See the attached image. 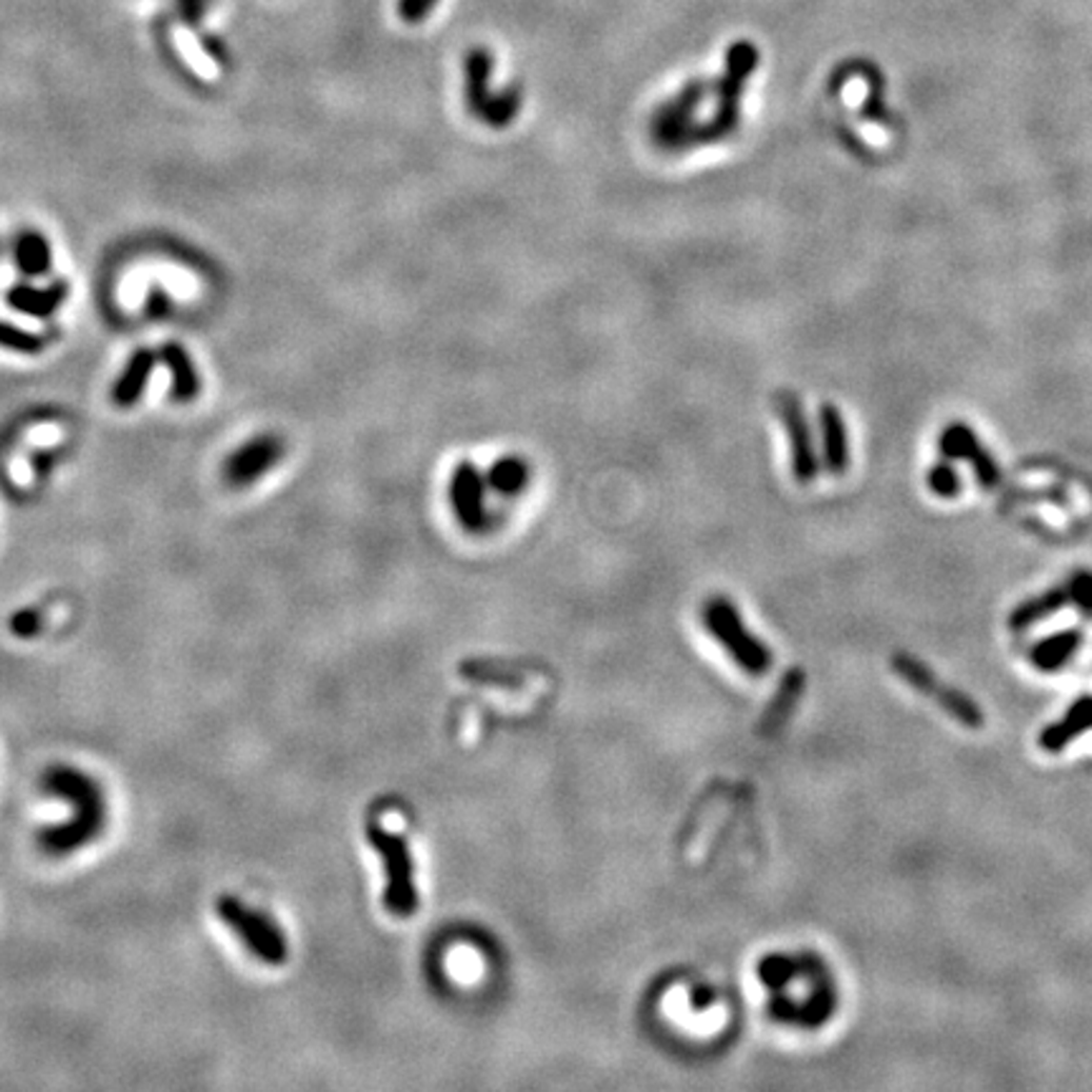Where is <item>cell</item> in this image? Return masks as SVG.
<instances>
[{
    "mask_svg": "<svg viewBox=\"0 0 1092 1092\" xmlns=\"http://www.w3.org/2000/svg\"><path fill=\"white\" fill-rule=\"evenodd\" d=\"M16 263L21 274L31 276V279L46 276L52 269V249H48L46 238L39 233H23L16 243Z\"/></svg>",
    "mask_w": 1092,
    "mask_h": 1092,
    "instance_id": "obj_21",
    "label": "cell"
},
{
    "mask_svg": "<svg viewBox=\"0 0 1092 1092\" xmlns=\"http://www.w3.org/2000/svg\"><path fill=\"white\" fill-rule=\"evenodd\" d=\"M706 94L709 90L703 84L686 86L678 97L655 112L650 119V137H653L655 147L671 155L698 147L696 112L706 102Z\"/></svg>",
    "mask_w": 1092,
    "mask_h": 1092,
    "instance_id": "obj_6",
    "label": "cell"
},
{
    "mask_svg": "<svg viewBox=\"0 0 1092 1092\" xmlns=\"http://www.w3.org/2000/svg\"><path fill=\"white\" fill-rule=\"evenodd\" d=\"M776 413H779L785 431L789 435V448H792V473L799 483H812L822 469L814 433L807 418L805 405L794 393L776 395Z\"/></svg>",
    "mask_w": 1092,
    "mask_h": 1092,
    "instance_id": "obj_7",
    "label": "cell"
},
{
    "mask_svg": "<svg viewBox=\"0 0 1092 1092\" xmlns=\"http://www.w3.org/2000/svg\"><path fill=\"white\" fill-rule=\"evenodd\" d=\"M66 294H68V286L64 281H56L54 286H48V289L16 286V289H11L8 304L14 306L16 312L28 314V317L46 319V317H52L56 309L64 304Z\"/></svg>",
    "mask_w": 1092,
    "mask_h": 1092,
    "instance_id": "obj_16",
    "label": "cell"
},
{
    "mask_svg": "<svg viewBox=\"0 0 1092 1092\" xmlns=\"http://www.w3.org/2000/svg\"><path fill=\"white\" fill-rule=\"evenodd\" d=\"M173 41H175V46H178V52L182 54V59L187 61V66H191L193 72L198 74V77H203V79H216L218 77L216 64H213V61L207 59V54L203 52V48H200V43L195 41V36L191 34V31L182 28V26H175Z\"/></svg>",
    "mask_w": 1092,
    "mask_h": 1092,
    "instance_id": "obj_24",
    "label": "cell"
},
{
    "mask_svg": "<svg viewBox=\"0 0 1092 1092\" xmlns=\"http://www.w3.org/2000/svg\"><path fill=\"white\" fill-rule=\"evenodd\" d=\"M837 1009V991L832 984L830 974L817 976L812 981V994L807 1001H792L785 996V991H774L772 1001H769V1016L779 1025H792V1027H805V1029H817L825 1021L832 1019Z\"/></svg>",
    "mask_w": 1092,
    "mask_h": 1092,
    "instance_id": "obj_8",
    "label": "cell"
},
{
    "mask_svg": "<svg viewBox=\"0 0 1092 1092\" xmlns=\"http://www.w3.org/2000/svg\"><path fill=\"white\" fill-rule=\"evenodd\" d=\"M41 624H43L41 612L34 608H26V610H18L16 615L11 617L8 630H11V635L18 637V640H31V637H36L41 633Z\"/></svg>",
    "mask_w": 1092,
    "mask_h": 1092,
    "instance_id": "obj_27",
    "label": "cell"
},
{
    "mask_svg": "<svg viewBox=\"0 0 1092 1092\" xmlns=\"http://www.w3.org/2000/svg\"><path fill=\"white\" fill-rule=\"evenodd\" d=\"M519 110H521V94L516 86H511V90H503L501 94H496V97H491V102L485 104V110L481 112V119L489 124V127L503 130L514 122L516 115H519Z\"/></svg>",
    "mask_w": 1092,
    "mask_h": 1092,
    "instance_id": "obj_25",
    "label": "cell"
},
{
    "mask_svg": "<svg viewBox=\"0 0 1092 1092\" xmlns=\"http://www.w3.org/2000/svg\"><path fill=\"white\" fill-rule=\"evenodd\" d=\"M529 481H532V465L529 460L521 456H503L494 460L489 473H485V483L489 489L498 496H519L521 491H527Z\"/></svg>",
    "mask_w": 1092,
    "mask_h": 1092,
    "instance_id": "obj_18",
    "label": "cell"
},
{
    "mask_svg": "<svg viewBox=\"0 0 1092 1092\" xmlns=\"http://www.w3.org/2000/svg\"><path fill=\"white\" fill-rule=\"evenodd\" d=\"M435 0H400V16L408 23H418L422 16L431 14Z\"/></svg>",
    "mask_w": 1092,
    "mask_h": 1092,
    "instance_id": "obj_30",
    "label": "cell"
},
{
    "mask_svg": "<svg viewBox=\"0 0 1092 1092\" xmlns=\"http://www.w3.org/2000/svg\"><path fill=\"white\" fill-rule=\"evenodd\" d=\"M819 458H822V469H827L832 476H842L850 469V440H848V425H845L842 413L825 402L819 408Z\"/></svg>",
    "mask_w": 1092,
    "mask_h": 1092,
    "instance_id": "obj_11",
    "label": "cell"
},
{
    "mask_svg": "<svg viewBox=\"0 0 1092 1092\" xmlns=\"http://www.w3.org/2000/svg\"><path fill=\"white\" fill-rule=\"evenodd\" d=\"M157 357H160V362L165 364V368L173 372V395L175 400H195L200 393V377L198 372H195V364L191 355H187V350L178 342H167L160 346V352H157Z\"/></svg>",
    "mask_w": 1092,
    "mask_h": 1092,
    "instance_id": "obj_15",
    "label": "cell"
},
{
    "mask_svg": "<svg viewBox=\"0 0 1092 1092\" xmlns=\"http://www.w3.org/2000/svg\"><path fill=\"white\" fill-rule=\"evenodd\" d=\"M700 622L706 633L721 646L743 673L761 678L772 671L774 655L751 630L743 624L736 604L729 597H711L700 608Z\"/></svg>",
    "mask_w": 1092,
    "mask_h": 1092,
    "instance_id": "obj_3",
    "label": "cell"
},
{
    "mask_svg": "<svg viewBox=\"0 0 1092 1092\" xmlns=\"http://www.w3.org/2000/svg\"><path fill=\"white\" fill-rule=\"evenodd\" d=\"M890 668H893V673L898 675L900 680H906L913 691H918L920 696L936 700L940 709L956 718L958 723H964L966 729H981L984 726V713L978 709L976 700L964 696V693L956 691L953 686L940 683L936 673H933L926 662L915 658V655L900 653L898 650V653H893V658H890Z\"/></svg>",
    "mask_w": 1092,
    "mask_h": 1092,
    "instance_id": "obj_5",
    "label": "cell"
},
{
    "mask_svg": "<svg viewBox=\"0 0 1092 1092\" xmlns=\"http://www.w3.org/2000/svg\"><path fill=\"white\" fill-rule=\"evenodd\" d=\"M1067 584H1070L1072 602H1075L1079 615H1083L1085 620H1092V574L1079 572Z\"/></svg>",
    "mask_w": 1092,
    "mask_h": 1092,
    "instance_id": "obj_28",
    "label": "cell"
},
{
    "mask_svg": "<svg viewBox=\"0 0 1092 1092\" xmlns=\"http://www.w3.org/2000/svg\"><path fill=\"white\" fill-rule=\"evenodd\" d=\"M491 72H494V61H491V56L485 52H473L469 56V61H465V74H469V104L476 117H481L485 104L494 97L489 90Z\"/></svg>",
    "mask_w": 1092,
    "mask_h": 1092,
    "instance_id": "obj_22",
    "label": "cell"
},
{
    "mask_svg": "<svg viewBox=\"0 0 1092 1092\" xmlns=\"http://www.w3.org/2000/svg\"><path fill=\"white\" fill-rule=\"evenodd\" d=\"M928 483H931V489L936 491L938 496L958 494V476L949 469V465H938V469H933L931 476H928Z\"/></svg>",
    "mask_w": 1092,
    "mask_h": 1092,
    "instance_id": "obj_29",
    "label": "cell"
},
{
    "mask_svg": "<svg viewBox=\"0 0 1092 1092\" xmlns=\"http://www.w3.org/2000/svg\"><path fill=\"white\" fill-rule=\"evenodd\" d=\"M1079 646H1083V633H1079V630H1065V633L1039 640L1037 646L1032 648V653H1029V660L1037 666V671L1054 673L1077 653Z\"/></svg>",
    "mask_w": 1092,
    "mask_h": 1092,
    "instance_id": "obj_17",
    "label": "cell"
},
{
    "mask_svg": "<svg viewBox=\"0 0 1092 1092\" xmlns=\"http://www.w3.org/2000/svg\"><path fill=\"white\" fill-rule=\"evenodd\" d=\"M485 476L471 460L458 463L451 478V507L460 527L469 534H483L489 529L491 516L485 509Z\"/></svg>",
    "mask_w": 1092,
    "mask_h": 1092,
    "instance_id": "obj_9",
    "label": "cell"
},
{
    "mask_svg": "<svg viewBox=\"0 0 1092 1092\" xmlns=\"http://www.w3.org/2000/svg\"><path fill=\"white\" fill-rule=\"evenodd\" d=\"M180 3H182V8H185L187 18H198L205 8V0H180Z\"/></svg>",
    "mask_w": 1092,
    "mask_h": 1092,
    "instance_id": "obj_32",
    "label": "cell"
},
{
    "mask_svg": "<svg viewBox=\"0 0 1092 1092\" xmlns=\"http://www.w3.org/2000/svg\"><path fill=\"white\" fill-rule=\"evenodd\" d=\"M41 787L52 797L66 799L74 810L66 822L48 825L39 830L36 845H39L43 855L54 857V860H64V857L77 855L79 850H84L86 845H92L94 839L102 835L110 810H106L104 789L99 787V781L92 774L81 772L72 763H54L43 774Z\"/></svg>",
    "mask_w": 1092,
    "mask_h": 1092,
    "instance_id": "obj_1",
    "label": "cell"
},
{
    "mask_svg": "<svg viewBox=\"0 0 1092 1092\" xmlns=\"http://www.w3.org/2000/svg\"><path fill=\"white\" fill-rule=\"evenodd\" d=\"M1067 602H1072L1070 584L1057 587V590H1050L1047 595H1041L1037 599H1029V602H1021L1019 608L1009 615V628H1012L1014 633H1025V630L1032 628V624H1037L1039 620H1045V617H1050V615H1054V612L1063 610Z\"/></svg>",
    "mask_w": 1092,
    "mask_h": 1092,
    "instance_id": "obj_19",
    "label": "cell"
},
{
    "mask_svg": "<svg viewBox=\"0 0 1092 1092\" xmlns=\"http://www.w3.org/2000/svg\"><path fill=\"white\" fill-rule=\"evenodd\" d=\"M713 1001H716V991H713L711 987H696L691 991V1007L696 1009V1012L709 1009Z\"/></svg>",
    "mask_w": 1092,
    "mask_h": 1092,
    "instance_id": "obj_31",
    "label": "cell"
},
{
    "mask_svg": "<svg viewBox=\"0 0 1092 1092\" xmlns=\"http://www.w3.org/2000/svg\"><path fill=\"white\" fill-rule=\"evenodd\" d=\"M756 974L769 991H785L794 978L801 976V958L787 956V953H769L756 966Z\"/></svg>",
    "mask_w": 1092,
    "mask_h": 1092,
    "instance_id": "obj_23",
    "label": "cell"
},
{
    "mask_svg": "<svg viewBox=\"0 0 1092 1092\" xmlns=\"http://www.w3.org/2000/svg\"><path fill=\"white\" fill-rule=\"evenodd\" d=\"M157 359L160 357H157L153 350H140L132 355L127 368L117 377L115 390H112V400H115L119 408H132L144 395Z\"/></svg>",
    "mask_w": 1092,
    "mask_h": 1092,
    "instance_id": "obj_14",
    "label": "cell"
},
{
    "mask_svg": "<svg viewBox=\"0 0 1092 1092\" xmlns=\"http://www.w3.org/2000/svg\"><path fill=\"white\" fill-rule=\"evenodd\" d=\"M1088 729H1092V696H1083L1067 709L1063 721L1047 726V729L1041 731L1039 747L1050 751V754H1059L1067 743L1075 741V738L1083 736Z\"/></svg>",
    "mask_w": 1092,
    "mask_h": 1092,
    "instance_id": "obj_12",
    "label": "cell"
},
{
    "mask_svg": "<svg viewBox=\"0 0 1092 1092\" xmlns=\"http://www.w3.org/2000/svg\"><path fill=\"white\" fill-rule=\"evenodd\" d=\"M458 673L463 675L465 680H471V683L511 688V691L521 688L523 680H527L523 678V673L514 671V668L498 666V662H491V660H463L458 666Z\"/></svg>",
    "mask_w": 1092,
    "mask_h": 1092,
    "instance_id": "obj_20",
    "label": "cell"
},
{
    "mask_svg": "<svg viewBox=\"0 0 1092 1092\" xmlns=\"http://www.w3.org/2000/svg\"><path fill=\"white\" fill-rule=\"evenodd\" d=\"M368 839L372 850L380 855L384 868V911L395 918H413L420 906L418 886H415V862L410 842L397 832H390L380 822L368 825Z\"/></svg>",
    "mask_w": 1092,
    "mask_h": 1092,
    "instance_id": "obj_4",
    "label": "cell"
},
{
    "mask_svg": "<svg viewBox=\"0 0 1092 1092\" xmlns=\"http://www.w3.org/2000/svg\"><path fill=\"white\" fill-rule=\"evenodd\" d=\"M0 346L18 352V355H39L43 350V339L21 330V326L8 324V321H0Z\"/></svg>",
    "mask_w": 1092,
    "mask_h": 1092,
    "instance_id": "obj_26",
    "label": "cell"
},
{
    "mask_svg": "<svg viewBox=\"0 0 1092 1092\" xmlns=\"http://www.w3.org/2000/svg\"><path fill=\"white\" fill-rule=\"evenodd\" d=\"M805 686H807V675L801 668H792V671L781 678L779 691H776V696L772 698V703L767 706V713H763L761 721H759L761 736H774L776 731H779L781 726L789 721L794 706H797L801 693H805Z\"/></svg>",
    "mask_w": 1092,
    "mask_h": 1092,
    "instance_id": "obj_13",
    "label": "cell"
},
{
    "mask_svg": "<svg viewBox=\"0 0 1092 1092\" xmlns=\"http://www.w3.org/2000/svg\"><path fill=\"white\" fill-rule=\"evenodd\" d=\"M281 453V440L274 438V435H261V438L249 440V443L238 448V451L225 460V481L236 485V489L254 483L256 478H261L263 473H269L279 463Z\"/></svg>",
    "mask_w": 1092,
    "mask_h": 1092,
    "instance_id": "obj_10",
    "label": "cell"
},
{
    "mask_svg": "<svg viewBox=\"0 0 1092 1092\" xmlns=\"http://www.w3.org/2000/svg\"><path fill=\"white\" fill-rule=\"evenodd\" d=\"M216 915L223 926L245 946V951L271 969H279L289 961V938L283 928L269 913L258 911L238 895H218Z\"/></svg>",
    "mask_w": 1092,
    "mask_h": 1092,
    "instance_id": "obj_2",
    "label": "cell"
}]
</instances>
